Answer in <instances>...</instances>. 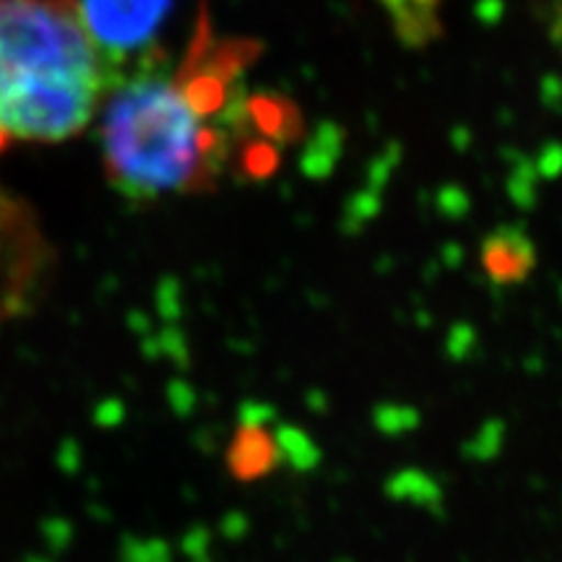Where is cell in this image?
<instances>
[{
  "label": "cell",
  "instance_id": "6da1fadb",
  "mask_svg": "<svg viewBox=\"0 0 562 562\" xmlns=\"http://www.w3.org/2000/svg\"><path fill=\"white\" fill-rule=\"evenodd\" d=\"M248 47L201 24L178 66L138 63L112 83L102 104L108 180L133 201L206 191L229 165L232 87Z\"/></svg>",
  "mask_w": 562,
  "mask_h": 562
},
{
  "label": "cell",
  "instance_id": "7a4b0ae2",
  "mask_svg": "<svg viewBox=\"0 0 562 562\" xmlns=\"http://www.w3.org/2000/svg\"><path fill=\"white\" fill-rule=\"evenodd\" d=\"M112 83L74 0H0V149L74 138Z\"/></svg>",
  "mask_w": 562,
  "mask_h": 562
},
{
  "label": "cell",
  "instance_id": "3957f363",
  "mask_svg": "<svg viewBox=\"0 0 562 562\" xmlns=\"http://www.w3.org/2000/svg\"><path fill=\"white\" fill-rule=\"evenodd\" d=\"M175 0H81L79 13L104 63L121 79L125 63L151 58V45Z\"/></svg>",
  "mask_w": 562,
  "mask_h": 562
},
{
  "label": "cell",
  "instance_id": "277c9868",
  "mask_svg": "<svg viewBox=\"0 0 562 562\" xmlns=\"http://www.w3.org/2000/svg\"><path fill=\"white\" fill-rule=\"evenodd\" d=\"M480 263L484 279L495 290H513V286H521L537 269V245L521 227L505 224V227L492 229L482 240Z\"/></svg>",
  "mask_w": 562,
  "mask_h": 562
},
{
  "label": "cell",
  "instance_id": "5b68a950",
  "mask_svg": "<svg viewBox=\"0 0 562 562\" xmlns=\"http://www.w3.org/2000/svg\"><path fill=\"white\" fill-rule=\"evenodd\" d=\"M391 21L398 42L412 50L432 45L442 32V3L446 0H375Z\"/></svg>",
  "mask_w": 562,
  "mask_h": 562
},
{
  "label": "cell",
  "instance_id": "8992f818",
  "mask_svg": "<svg viewBox=\"0 0 562 562\" xmlns=\"http://www.w3.org/2000/svg\"><path fill=\"white\" fill-rule=\"evenodd\" d=\"M550 37L562 53V0L550 3Z\"/></svg>",
  "mask_w": 562,
  "mask_h": 562
}]
</instances>
